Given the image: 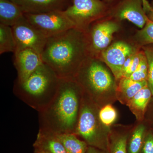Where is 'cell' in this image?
<instances>
[{
	"label": "cell",
	"mask_w": 153,
	"mask_h": 153,
	"mask_svg": "<svg viewBox=\"0 0 153 153\" xmlns=\"http://www.w3.org/2000/svg\"><path fill=\"white\" fill-rule=\"evenodd\" d=\"M143 4L145 10L149 11L151 10L152 7L146 0H143Z\"/></svg>",
	"instance_id": "f1b7e54d"
},
{
	"label": "cell",
	"mask_w": 153,
	"mask_h": 153,
	"mask_svg": "<svg viewBox=\"0 0 153 153\" xmlns=\"http://www.w3.org/2000/svg\"><path fill=\"white\" fill-rule=\"evenodd\" d=\"M34 147L49 153H67L62 143L55 134L40 130Z\"/></svg>",
	"instance_id": "ac0fdd59"
},
{
	"label": "cell",
	"mask_w": 153,
	"mask_h": 153,
	"mask_svg": "<svg viewBox=\"0 0 153 153\" xmlns=\"http://www.w3.org/2000/svg\"><path fill=\"white\" fill-rule=\"evenodd\" d=\"M143 0H127L117 11V16L120 20H127L139 28H143L148 19L142 8Z\"/></svg>",
	"instance_id": "4fadbf2b"
},
{
	"label": "cell",
	"mask_w": 153,
	"mask_h": 153,
	"mask_svg": "<svg viewBox=\"0 0 153 153\" xmlns=\"http://www.w3.org/2000/svg\"><path fill=\"white\" fill-rule=\"evenodd\" d=\"M147 130L144 121L137 122L136 124L134 125L128 139V153H140Z\"/></svg>",
	"instance_id": "d6986e66"
},
{
	"label": "cell",
	"mask_w": 153,
	"mask_h": 153,
	"mask_svg": "<svg viewBox=\"0 0 153 153\" xmlns=\"http://www.w3.org/2000/svg\"><path fill=\"white\" fill-rule=\"evenodd\" d=\"M149 66L146 57L143 53L139 65L135 71L129 78L135 81H147Z\"/></svg>",
	"instance_id": "603a6c76"
},
{
	"label": "cell",
	"mask_w": 153,
	"mask_h": 153,
	"mask_svg": "<svg viewBox=\"0 0 153 153\" xmlns=\"http://www.w3.org/2000/svg\"><path fill=\"white\" fill-rule=\"evenodd\" d=\"M60 81L52 68L43 63L24 82H16L14 92L29 106L40 112L55 97Z\"/></svg>",
	"instance_id": "277c9868"
},
{
	"label": "cell",
	"mask_w": 153,
	"mask_h": 153,
	"mask_svg": "<svg viewBox=\"0 0 153 153\" xmlns=\"http://www.w3.org/2000/svg\"><path fill=\"white\" fill-rule=\"evenodd\" d=\"M100 108L83 92L74 134L80 137L88 146L108 151L111 128L102 123Z\"/></svg>",
	"instance_id": "5b68a950"
},
{
	"label": "cell",
	"mask_w": 153,
	"mask_h": 153,
	"mask_svg": "<svg viewBox=\"0 0 153 153\" xmlns=\"http://www.w3.org/2000/svg\"><path fill=\"white\" fill-rule=\"evenodd\" d=\"M41 55L60 79L74 78L89 56L87 33L74 27L49 37Z\"/></svg>",
	"instance_id": "6da1fadb"
},
{
	"label": "cell",
	"mask_w": 153,
	"mask_h": 153,
	"mask_svg": "<svg viewBox=\"0 0 153 153\" xmlns=\"http://www.w3.org/2000/svg\"><path fill=\"white\" fill-rule=\"evenodd\" d=\"M117 83V101L126 105L140 90L148 85L147 81H135L129 78L122 77Z\"/></svg>",
	"instance_id": "9a60e30c"
},
{
	"label": "cell",
	"mask_w": 153,
	"mask_h": 153,
	"mask_svg": "<svg viewBox=\"0 0 153 153\" xmlns=\"http://www.w3.org/2000/svg\"><path fill=\"white\" fill-rule=\"evenodd\" d=\"M10 1H16V0H10Z\"/></svg>",
	"instance_id": "1f68e13d"
},
{
	"label": "cell",
	"mask_w": 153,
	"mask_h": 153,
	"mask_svg": "<svg viewBox=\"0 0 153 153\" xmlns=\"http://www.w3.org/2000/svg\"><path fill=\"white\" fill-rule=\"evenodd\" d=\"M152 96L147 85L140 90L127 104L126 106L135 117L137 122L144 120L147 108Z\"/></svg>",
	"instance_id": "2e32d148"
},
{
	"label": "cell",
	"mask_w": 153,
	"mask_h": 153,
	"mask_svg": "<svg viewBox=\"0 0 153 153\" xmlns=\"http://www.w3.org/2000/svg\"><path fill=\"white\" fill-rule=\"evenodd\" d=\"M25 13L38 14L55 11H65L72 0H16L14 1Z\"/></svg>",
	"instance_id": "7c38bea8"
},
{
	"label": "cell",
	"mask_w": 153,
	"mask_h": 153,
	"mask_svg": "<svg viewBox=\"0 0 153 153\" xmlns=\"http://www.w3.org/2000/svg\"><path fill=\"white\" fill-rule=\"evenodd\" d=\"M134 53L130 45L120 41L102 52V60L109 67L117 82L121 78L122 69L126 60Z\"/></svg>",
	"instance_id": "9c48e42d"
},
{
	"label": "cell",
	"mask_w": 153,
	"mask_h": 153,
	"mask_svg": "<svg viewBox=\"0 0 153 153\" xmlns=\"http://www.w3.org/2000/svg\"><path fill=\"white\" fill-rule=\"evenodd\" d=\"M25 16L31 25L47 38L76 27L63 11L25 13Z\"/></svg>",
	"instance_id": "8992f818"
},
{
	"label": "cell",
	"mask_w": 153,
	"mask_h": 153,
	"mask_svg": "<svg viewBox=\"0 0 153 153\" xmlns=\"http://www.w3.org/2000/svg\"><path fill=\"white\" fill-rule=\"evenodd\" d=\"M74 79L100 108L117 101L115 78L100 60L93 56L89 55L84 60Z\"/></svg>",
	"instance_id": "3957f363"
},
{
	"label": "cell",
	"mask_w": 153,
	"mask_h": 153,
	"mask_svg": "<svg viewBox=\"0 0 153 153\" xmlns=\"http://www.w3.org/2000/svg\"><path fill=\"white\" fill-rule=\"evenodd\" d=\"M14 63L18 73L16 82L25 81L43 63L41 54L31 49H25L14 53Z\"/></svg>",
	"instance_id": "8fae6325"
},
{
	"label": "cell",
	"mask_w": 153,
	"mask_h": 153,
	"mask_svg": "<svg viewBox=\"0 0 153 153\" xmlns=\"http://www.w3.org/2000/svg\"><path fill=\"white\" fill-rule=\"evenodd\" d=\"M150 12V17L152 21L153 22V8H152V9H151Z\"/></svg>",
	"instance_id": "4dcf8cb0"
},
{
	"label": "cell",
	"mask_w": 153,
	"mask_h": 153,
	"mask_svg": "<svg viewBox=\"0 0 153 153\" xmlns=\"http://www.w3.org/2000/svg\"><path fill=\"white\" fill-rule=\"evenodd\" d=\"M104 8L100 0H72L63 12L76 28L86 32L88 25L101 15Z\"/></svg>",
	"instance_id": "52a82bcc"
},
{
	"label": "cell",
	"mask_w": 153,
	"mask_h": 153,
	"mask_svg": "<svg viewBox=\"0 0 153 153\" xmlns=\"http://www.w3.org/2000/svg\"><path fill=\"white\" fill-rule=\"evenodd\" d=\"M85 153H109V152L108 151L103 150L94 147L88 146Z\"/></svg>",
	"instance_id": "83f0119b"
},
{
	"label": "cell",
	"mask_w": 153,
	"mask_h": 153,
	"mask_svg": "<svg viewBox=\"0 0 153 153\" xmlns=\"http://www.w3.org/2000/svg\"><path fill=\"white\" fill-rule=\"evenodd\" d=\"M16 43L12 27L0 24V54L16 51Z\"/></svg>",
	"instance_id": "44dd1931"
},
{
	"label": "cell",
	"mask_w": 153,
	"mask_h": 153,
	"mask_svg": "<svg viewBox=\"0 0 153 153\" xmlns=\"http://www.w3.org/2000/svg\"><path fill=\"white\" fill-rule=\"evenodd\" d=\"M140 153H153V132L147 130Z\"/></svg>",
	"instance_id": "484cf974"
},
{
	"label": "cell",
	"mask_w": 153,
	"mask_h": 153,
	"mask_svg": "<svg viewBox=\"0 0 153 153\" xmlns=\"http://www.w3.org/2000/svg\"><path fill=\"white\" fill-rule=\"evenodd\" d=\"M83 93L74 78L60 79L55 97L39 112V130L54 134H74Z\"/></svg>",
	"instance_id": "7a4b0ae2"
},
{
	"label": "cell",
	"mask_w": 153,
	"mask_h": 153,
	"mask_svg": "<svg viewBox=\"0 0 153 153\" xmlns=\"http://www.w3.org/2000/svg\"><path fill=\"white\" fill-rule=\"evenodd\" d=\"M62 143L67 153H85L88 145L73 133L55 134Z\"/></svg>",
	"instance_id": "ffe728a7"
},
{
	"label": "cell",
	"mask_w": 153,
	"mask_h": 153,
	"mask_svg": "<svg viewBox=\"0 0 153 153\" xmlns=\"http://www.w3.org/2000/svg\"><path fill=\"white\" fill-rule=\"evenodd\" d=\"M133 126L114 124L111 127L108 139L109 153H128V139Z\"/></svg>",
	"instance_id": "5bb4252c"
},
{
	"label": "cell",
	"mask_w": 153,
	"mask_h": 153,
	"mask_svg": "<svg viewBox=\"0 0 153 153\" xmlns=\"http://www.w3.org/2000/svg\"><path fill=\"white\" fill-rule=\"evenodd\" d=\"M118 29V26L112 22H101L93 25L89 31V36L87 34L89 55L108 47L112 40L113 35Z\"/></svg>",
	"instance_id": "30bf717a"
},
{
	"label": "cell",
	"mask_w": 153,
	"mask_h": 153,
	"mask_svg": "<svg viewBox=\"0 0 153 153\" xmlns=\"http://www.w3.org/2000/svg\"><path fill=\"white\" fill-rule=\"evenodd\" d=\"M145 54L149 66L148 85L153 96V51L146 50L145 51Z\"/></svg>",
	"instance_id": "d4e9b609"
},
{
	"label": "cell",
	"mask_w": 153,
	"mask_h": 153,
	"mask_svg": "<svg viewBox=\"0 0 153 153\" xmlns=\"http://www.w3.org/2000/svg\"><path fill=\"white\" fill-rule=\"evenodd\" d=\"M143 52H139V53H135L134 54L133 58L132 60L131 63L130 65L128 70L126 71L122 77L129 78L133 73L136 70L138 66L139 65L141 58Z\"/></svg>",
	"instance_id": "4316f807"
},
{
	"label": "cell",
	"mask_w": 153,
	"mask_h": 153,
	"mask_svg": "<svg viewBox=\"0 0 153 153\" xmlns=\"http://www.w3.org/2000/svg\"><path fill=\"white\" fill-rule=\"evenodd\" d=\"M25 17V13L16 3L0 0V24L12 27Z\"/></svg>",
	"instance_id": "e0dca14e"
},
{
	"label": "cell",
	"mask_w": 153,
	"mask_h": 153,
	"mask_svg": "<svg viewBox=\"0 0 153 153\" xmlns=\"http://www.w3.org/2000/svg\"><path fill=\"white\" fill-rule=\"evenodd\" d=\"M35 153H49L47 151L40 149H36L35 148Z\"/></svg>",
	"instance_id": "f546056e"
},
{
	"label": "cell",
	"mask_w": 153,
	"mask_h": 153,
	"mask_svg": "<svg viewBox=\"0 0 153 153\" xmlns=\"http://www.w3.org/2000/svg\"><path fill=\"white\" fill-rule=\"evenodd\" d=\"M138 40L143 44H153V22L148 21L144 27L137 34Z\"/></svg>",
	"instance_id": "cb8c5ba5"
},
{
	"label": "cell",
	"mask_w": 153,
	"mask_h": 153,
	"mask_svg": "<svg viewBox=\"0 0 153 153\" xmlns=\"http://www.w3.org/2000/svg\"><path fill=\"white\" fill-rule=\"evenodd\" d=\"M12 28L16 43L15 52L28 48L41 54L47 38L31 25L25 17Z\"/></svg>",
	"instance_id": "ba28073f"
},
{
	"label": "cell",
	"mask_w": 153,
	"mask_h": 153,
	"mask_svg": "<svg viewBox=\"0 0 153 153\" xmlns=\"http://www.w3.org/2000/svg\"><path fill=\"white\" fill-rule=\"evenodd\" d=\"M100 119L102 123L106 126L111 128L117 120L118 112L113 104H108L100 109Z\"/></svg>",
	"instance_id": "7402d4cb"
}]
</instances>
